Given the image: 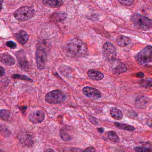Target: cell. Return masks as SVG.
<instances>
[{
  "instance_id": "7",
  "label": "cell",
  "mask_w": 152,
  "mask_h": 152,
  "mask_svg": "<svg viewBox=\"0 0 152 152\" xmlns=\"http://www.w3.org/2000/svg\"><path fill=\"white\" fill-rule=\"evenodd\" d=\"M47 60L46 52L43 48L39 47L36 52V61L38 69L42 70L45 69Z\"/></svg>"
},
{
  "instance_id": "23",
  "label": "cell",
  "mask_w": 152,
  "mask_h": 152,
  "mask_svg": "<svg viewBox=\"0 0 152 152\" xmlns=\"http://www.w3.org/2000/svg\"><path fill=\"white\" fill-rule=\"evenodd\" d=\"M12 77L14 79H20V80H24V81H28V82H33V80L31 78H30L29 77L27 76L24 75H19V74H14L12 76Z\"/></svg>"
},
{
  "instance_id": "22",
  "label": "cell",
  "mask_w": 152,
  "mask_h": 152,
  "mask_svg": "<svg viewBox=\"0 0 152 152\" xmlns=\"http://www.w3.org/2000/svg\"><path fill=\"white\" fill-rule=\"evenodd\" d=\"M152 79H142L140 81V85L142 88H149L152 87Z\"/></svg>"
},
{
  "instance_id": "6",
  "label": "cell",
  "mask_w": 152,
  "mask_h": 152,
  "mask_svg": "<svg viewBox=\"0 0 152 152\" xmlns=\"http://www.w3.org/2000/svg\"><path fill=\"white\" fill-rule=\"evenodd\" d=\"M102 52L104 57L109 60L115 59L117 55L115 47L109 42L104 43L103 46Z\"/></svg>"
},
{
  "instance_id": "2",
  "label": "cell",
  "mask_w": 152,
  "mask_h": 152,
  "mask_svg": "<svg viewBox=\"0 0 152 152\" xmlns=\"http://www.w3.org/2000/svg\"><path fill=\"white\" fill-rule=\"evenodd\" d=\"M35 11L33 8L29 6H22L14 12V16L19 21L28 20L34 17Z\"/></svg>"
},
{
  "instance_id": "8",
  "label": "cell",
  "mask_w": 152,
  "mask_h": 152,
  "mask_svg": "<svg viewBox=\"0 0 152 152\" xmlns=\"http://www.w3.org/2000/svg\"><path fill=\"white\" fill-rule=\"evenodd\" d=\"M16 56L18 60V64L21 69L27 72L29 71V62L26 57V54L23 50H20L16 53Z\"/></svg>"
},
{
  "instance_id": "21",
  "label": "cell",
  "mask_w": 152,
  "mask_h": 152,
  "mask_svg": "<svg viewBox=\"0 0 152 152\" xmlns=\"http://www.w3.org/2000/svg\"><path fill=\"white\" fill-rule=\"evenodd\" d=\"M108 137L110 140L113 142H118L119 141V136L114 131H109L108 133Z\"/></svg>"
},
{
  "instance_id": "15",
  "label": "cell",
  "mask_w": 152,
  "mask_h": 152,
  "mask_svg": "<svg viewBox=\"0 0 152 152\" xmlns=\"http://www.w3.org/2000/svg\"><path fill=\"white\" fill-rule=\"evenodd\" d=\"M110 114L113 119L117 121L121 120L123 116L122 112L116 107H113L110 109Z\"/></svg>"
},
{
  "instance_id": "14",
  "label": "cell",
  "mask_w": 152,
  "mask_h": 152,
  "mask_svg": "<svg viewBox=\"0 0 152 152\" xmlns=\"http://www.w3.org/2000/svg\"><path fill=\"white\" fill-rule=\"evenodd\" d=\"M45 6L52 8H56L61 6L64 4L63 0H43Z\"/></svg>"
},
{
  "instance_id": "17",
  "label": "cell",
  "mask_w": 152,
  "mask_h": 152,
  "mask_svg": "<svg viewBox=\"0 0 152 152\" xmlns=\"http://www.w3.org/2000/svg\"><path fill=\"white\" fill-rule=\"evenodd\" d=\"M116 43L119 46L126 47L131 43V41L129 38L124 36H119L116 39Z\"/></svg>"
},
{
  "instance_id": "16",
  "label": "cell",
  "mask_w": 152,
  "mask_h": 152,
  "mask_svg": "<svg viewBox=\"0 0 152 152\" xmlns=\"http://www.w3.org/2000/svg\"><path fill=\"white\" fill-rule=\"evenodd\" d=\"M112 70L114 74L119 75L126 72L127 71V67L123 63H119L115 66L113 67Z\"/></svg>"
},
{
  "instance_id": "5",
  "label": "cell",
  "mask_w": 152,
  "mask_h": 152,
  "mask_svg": "<svg viewBox=\"0 0 152 152\" xmlns=\"http://www.w3.org/2000/svg\"><path fill=\"white\" fill-rule=\"evenodd\" d=\"M136 60L140 65H146L152 61V46H148L137 54Z\"/></svg>"
},
{
  "instance_id": "13",
  "label": "cell",
  "mask_w": 152,
  "mask_h": 152,
  "mask_svg": "<svg viewBox=\"0 0 152 152\" xmlns=\"http://www.w3.org/2000/svg\"><path fill=\"white\" fill-rule=\"evenodd\" d=\"M87 75L91 79L96 81L102 80L104 78V75L103 73L100 71L95 70L94 69H91L88 71Z\"/></svg>"
},
{
  "instance_id": "31",
  "label": "cell",
  "mask_w": 152,
  "mask_h": 152,
  "mask_svg": "<svg viewBox=\"0 0 152 152\" xmlns=\"http://www.w3.org/2000/svg\"><path fill=\"white\" fill-rule=\"evenodd\" d=\"M98 132H100L101 133H103V131H104V129H103V128H98Z\"/></svg>"
},
{
  "instance_id": "1",
  "label": "cell",
  "mask_w": 152,
  "mask_h": 152,
  "mask_svg": "<svg viewBox=\"0 0 152 152\" xmlns=\"http://www.w3.org/2000/svg\"><path fill=\"white\" fill-rule=\"evenodd\" d=\"M65 51L69 57H83L88 53V48L81 40L74 39L68 41L65 46Z\"/></svg>"
},
{
  "instance_id": "19",
  "label": "cell",
  "mask_w": 152,
  "mask_h": 152,
  "mask_svg": "<svg viewBox=\"0 0 152 152\" xmlns=\"http://www.w3.org/2000/svg\"><path fill=\"white\" fill-rule=\"evenodd\" d=\"M59 134L63 140L66 141H70L72 140V137L68 133L66 129L62 128L59 131Z\"/></svg>"
},
{
  "instance_id": "3",
  "label": "cell",
  "mask_w": 152,
  "mask_h": 152,
  "mask_svg": "<svg viewBox=\"0 0 152 152\" xmlns=\"http://www.w3.org/2000/svg\"><path fill=\"white\" fill-rule=\"evenodd\" d=\"M131 19L135 26L138 29L148 31L152 28V20L140 14H133L131 17Z\"/></svg>"
},
{
  "instance_id": "26",
  "label": "cell",
  "mask_w": 152,
  "mask_h": 152,
  "mask_svg": "<svg viewBox=\"0 0 152 152\" xmlns=\"http://www.w3.org/2000/svg\"><path fill=\"white\" fill-rule=\"evenodd\" d=\"M119 2L123 6H130L134 3V0H118Z\"/></svg>"
},
{
  "instance_id": "30",
  "label": "cell",
  "mask_w": 152,
  "mask_h": 152,
  "mask_svg": "<svg viewBox=\"0 0 152 152\" xmlns=\"http://www.w3.org/2000/svg\"><path fill=\"white\" fill-rule=\"evenodd\" d=\"M84 151H87V152H96V149L93 147H89L87 148L84 150Z\"/></svg>"
},
{
  "instance_id": "28",
  "label": "cell",
  "mask_w": 152,
  "mask_h": 152,
  "mask_svg": "<svg viewBox=\"0 0 152 152\" xmlns=\"http://www.w3.org/2000/svg\"><path fill=\"white\" fill-rule=\"evenodd\" d=\"M136 76L138 78H143L145 76V74L142 72H138L136 74Z\"/></svg>"
},
{
  "instance_id": "4",
  "label": "cell",
  "mask_w": 152,
  "mask_h": 152,
  "mask_svg": "<svg viewBox=\"0 0 152 152\" xmlns=\"http://www.w3.org/2000/svg\"><path fill=\"white\" fill-rule=\"evenodd\" d=\"M45 98L46 101L50 104H59L66 101V96L61 91L54 90L48 92Z\"/></svg>"
},
{
  "instance_id": "24",
  "label": "cell",
  "mask_w": 152,
  "mask_h": 152,
  "mask_svg": "<svg viewBox=\"0 0 152 152\" xmlns=\"http://www.w3.org/2000/svg\"><path fill=\"white\" fill-rule=\"evenodd\" d=\"M65 18L66 17H64V14L58 13V14H53L52 19L54 20L60 21L63 20L64 19H65Z\"/></svg>"
},
{
  "instance_id": "32",
  "label": "cell",
  "mask_w": 152,
  "mask_h": 152,
  "mask_svg": "<svg viewBox=\"0 0 152 152\" xmlns=\"http://www.w3.org/2000/svg\"><path fill=\"white\" fill-rule=\"evenodd\" d=\"M46 151H54V150H51V149H50V150H47Z\"/></svg>"
},
{
  "instance_id": "9",
  "label": "cell",
  "mask_w": 152,
  "mask_h": 152,
  "mask_svg": "<svg viewBox=\"0 0 152 152\" xmlns=\"http://www.w3.org/2000/svg\"><path fill=\"white\" fill-rule=\"evenodd\" d=\"M83 94L88 98L99 99L102 97V94L99 90L91 87H85L82 89Z\"/></svg>"
},
{
  "instance_id": "25",
  "label": "cell",
  "mask_w": 152,
  "mask_h": 152,
  "mask_svg": "<svg viewBox=\"0 0 152 152\" xmlns=\"http://www.w3.org/2000/svg\"><path fill=\"white\" fill-rule=\"evenodd\" d=\"M135 150L136 152H152V149L149 148L144 147H136L135 148Z\"/></svg>"
},
{
  "instance_id": "12",
  "label": "cell",
  "mask_w": 152,
  "mask_h": 152,
  "mask_svg": "<svg viewBox=\"0 0 152 152\" xmlns=\"http://www.w3.org/2000/svg\"><path fill=\"white\" fill-rule=\"evenodd\" d=\"M1 61L2 64L8 66L14 65L15 63V60L14 57L8 53H4L1 57Z\"/></svg>"
},
{
  "instance_id": "10",
  "label": "cell",
  "mask_w": 152,
  "mask_h": 152,
  "mask_svg": "<svg viewBox=\"0 0 152 152\" xmlns=\"http://www.w3.org/2000/svg\"><path fill=\"white\" fill-rule=\"evenodd\" d=\"M45 118V113L43 110H38L31 113L29 116V121L33 123H40Z\"/></svg>"
},
{
  "instance_id": "20",
  "label": "cell",
  "mask_w": 152,
  "mask_h": 152,
  "mask_svg": "<svg viewBox=\"0 0 152 152\" xmlns=\"http://www.w3.org/2000/svg\"><path fill=\"white\" fill-rule=\"evenodd\" d=\"M10 118V112L6 109L0 110V118L5 121H8Z\"/></svg>"
},
{
  "instance_id": "11",
  "label": "cell",
  "mask_w": 152,
  "mask_h": 152,
  "mask_svg": "<svg viewBox=\"0 0 152 152\" xmlns=\"http://www.w3.org/2000/svg\"><path fill=\"white\" fill-rule=\"evenodd\" d=\"M14 36L16 40L21 44H25L29 39V35L23 30H21L19 32L15 34Z\"/></svg>"
},
{
  "instance_id": "29",
  "label": "cell",
  "mask_w": 152,
  "mask_h": 152,
  "mask_svg": "<svg viewBox=\"0 0 152 152\" xmlns=\"http://www.w3.org/2000/svg\"><path fill=\"white\" fill-rule=\"evenodd\" d=\"M5 74V70L3 67L0 66V77L3 76Z\"/></svg>"
},
{
  "instance_id": "27",
  "label": "cell",
  "mask_w": 152,
  "mask_h": 152,
  "mask_svg": "<svg viewBox=\"0 0 152 152\" xmlns=\"http://www.w3.org/2000/svg\"><path fill=\"white\" fill-rule=\"evenodd\" d=\"M6 45L8 47L12 49H15L17 47L16 44L15 43H14V41H7L6 43Z\"/></svg>"
},
{
  "instance_id": "33",
  "label": "cell",
  "mask_w": 152,
  "mask_h": 152,
  "mask_svg": "<svg viewBox=\"0 0 152 152\" xmlns=\"http://www.w3.org/2000/svg\"><path fill=\"white\" fill-rule=\"evenodd\" d=\"M1 151V150H0V151Z\"/></svg>"
},
{
  "instance_id": "18",
  "label": "cell",
  "mask_w": 152,
  "mask_h": 152,
  "mask_svg": "<svg viewBox=\"0 0 152 152\" xmlns=\"http://www.w3.org/2000/svg\"><path fill=\"white\" fill-rule=\"evenodd\" d=\"M115 126L117 128L121 130H126L128 131H133L135 130V128L133 126L126 123H121L119 122H115L114 123Z\"/></svg>"
}]
</instances>
